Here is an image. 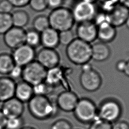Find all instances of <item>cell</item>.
Segmentation results:
<instances>
[{
    "label": "cell",
    "mask_w": 129,
    "mask_h": 129,
    "mask_svg": "<svg viewBox=\"0 0 129 129\" xmlns=\"http://www.w3.org/2000/svg\"><path fill=\"white\" fill-rule=\"evenodd\" d=\"M27 108L30 115L34 118L44 120L56 116L58 108L55 101L48 96L34 95L27 103Z\"/></svg>",
    "instance_id": "cell-1"
},
{
    "label": "cell",
    "mask_w": 129,
    "mask_h": 129,
    "mask_svg": "<svg viewBox=\"0 0 129 129\" xmlns=\"http://www.w3.org/2000/svg\"><path fill=\"white\" fill-rule=\"evenodd\" d=\"M66 53L71 62L76 65L82 66L88 63L92 59L91 45L78 38H75L67 46Z\"/></svg>",
    "instance_id": "cell-2"
},
{
    "label": "cell",
    "mask_w": 129,
    "mask_h": 129,
    "mask_svg": "<svg viewBox=\"0 0 129 129\" xmlns=\"http://www.w3.org/2000/svg\"><path fill=\"white\" fill-rule=\"evenodd\" d=\"M48 18L50 27L58 32L71 30L75 22L71 9L62 6L52 10Z\"/></svg>",
    "instance_id": "cell-3"
},
{
    "label": "cell",
    "mask_w": 129,
    "mask_h": 129,
    "mask_svg": "<svg viewBox=\"0 0 129 129\" xmlns=\"http://www.w3.org/2000/svg\"><path fill=\"white\" fill-rule=\"evenodd\" d=\"M122 112V108L120 103L112 98L103 100L97 107L98 117L111 124L119 120Z\"/></svg>",
    "instance_id": "cell-4"
},
{
    "label": "cell",
    "mask_w": 129,
    "mask_h": 129,
    "mask_svg": "<svg viewBox=\"0 0 129 129\" xmlns=\"http://www.w3.org/2000/svg\"><path fill=\"white\" fill-rule=\"evenodd\" d=\"M73 112L76 118L85 124L91 123L98 117L97 107L95 103L89 98L79 99Z\"/></svg>",
    "instance_id": "cell-5"
},
{
    "label": "cell",
    "mask_w": 129,
    "mask_h": 129,
    "mask_svg": "<svg viewBox=\"0 0 129 129\" xmlns=\"http://www.w3.org/2000/svg\"><path fill=\"white\" fill-rule=\"evenodd\" d=\"M81 66L82 72L79 79L81 87L88 92H93L97 91L102 83L101 75L89 62Z\"/></svg>",
    "instance_id": "cell-6"
},
{
    "label": "cell",
    "mask_w": 129,
    "mask_h": 129,
    "mask_svg": "<svg viewBox=\"0 0 129 129\" xmlns=\"http://www.w3.org/2000/svg\"><path fill=\"white\" fill-rule=\"evenodd\" d=\"M71 10L75 22L79 23L92 21L98 9L94 3L78 0L73 5Z\"/></svg>",
    "instance_id": "cell-7"
},
{
    "label": "cell",
    "mask_w": 129,
    "mask_h": 129,
    "mask_svg": "<svg viewBox=\"0 0 129 129\" xmlns=\"http://www.w3.org/2000/svg\"><path fill=\"white\" fill-rule=\"evenodd\" d=\"M47 70L36 60L23 67L22 80L34 86L45 81Z\"/></svg>",
    "instance_id": "cell-8"
},
{
    "label": "cell",
    "mask_w": 129,
    "mask_h": 129,
    "mask_svg": "<svg viewBox=\"0 0 129 129\" xmlns=\"http://www.w3.org/2000/svg\"><path fill=\"white\" fill-rule=\"evenodd\" d=\"M11 55L15 64L22 67L35 60V49L24 44L12 50Z\"/></svg>",
    "instance_id": "cell-9"
},
{
    "label": "cell",
    "mask_w": 129,
    "mask_h": 129,
    "mask_svg": "<svg viewBox=\"0 0 129 129\" xmlns=\"http://www.w3.org/2000/svg\"><path fill=\"white\" fill-rule=\"evenodd\" d=\"M35 60L48 70L59 66L60 56L54 49L43 47L36 52Z\"/></svg>",
    "instance_id": "cell-10"
},
{
    "label": "cell",
    "mask_w": 129,
    "mask_h": 129,
    "mask_svg": "<svg viewBox=\"0 0 129 129\" xmlns=\"http://www.w3.org/2000/svg\"><path fill=\"white\" fill-rule=\"evenodd\" d=\"M129 14V9L119 3L106 12V21L114 27L125 24Z\"/></svg>",
    "instance_id": "cell-11"
},
{
    "label": "cell",
    "mask_w": 129,
    "mask_h": 129,
    "mask_svg": "<svg viewBox=\"0 0 129 129\" xmlns=\"http://www.w3.org/2000/svg\"><path fill=\"white\" fill-rule=\"evenodd\" d=\"M3 36L5 45L12 50L25 44V30L13 26Z\"/></svg>",
    "instance_id": "cell-12"
},
{
    "label": "cell",
    "mask_w": 129,
    "mask_h": 129,
    "mask_svg": "<svg viewBox=\"0 0 129 129\" xmlns=\"http://www.w3.org/2000/svg\"><path fill=\"white\" fill-rule=\"evenodd\" d=\"M77 38L91 44L97 38V26L93 21L78 23L76 28Z\"/></svg>",
    "instance_id": "cell-13"
},
{
    "label": "cell",
    "mask_w": 129,
    "mask_h": 129,
    "mask_svg": "<svg viewBox=\"0 0 129 129\" xmlns=\"http://www.w3.org/2000/svg\"><path fill=\"white\" fill-rule=\"evenodd\" d=\"M78 100L79 98L74 92L66 90L58 95L55 102L58 109L64 112H70L73 111Z\"/></svg>",
    "instance_id": "cell-14"
},
{
    "label": "cell",
    "mask_w": 129,
    "mask_h": 129,
    "mask_svg": "<svg viewBox=\"0 0 129 129\" xmlns=\"http://www.w3.org/2000/svg\"><path fill=\"white\" fill-rule=\"evenodd\" d=\"M0 109L7 118L22 116L25 110L24 103L14 97L3 102Z\"/></svg>",
    "instance_id": "cell-15"
},
{
    "label": "cell",
    "mask_w": 129,
    "mask_h": 129,
    "mask_svg": "<svg viewBox=\"0 0 129 129\" xmlns=\"http://www.w3.org/2000/svg\"><path fill=\"white\" fill-rule=\"evenodd\" d=\"M16 82L8 76L0 77V102L14 97Z\"/></svg>",
    "instance_id": "cell-16"
},
{
    "label": "cell",
    "mask_w": 129,
    "mask_h": 129,
    "mask_svg": "<svg viewBox=\"0 0 129 129\" xmlns=\"http://www.w3.org/2000/svg\"><path fill=\"white\" fill-rule=\"evenodd\" d=\"M34 96L33 86L21 80L16 82L14 97L23 103H28Z\"/></svg>",
    "instance_id": "cell-17"
},
{
    "label": "cell",
    "mask_w": 129,
    "mask_h": 129,
    "mask_svg": "<svg viewBox=\"0 0 129 129\" xmlns=\"http://www.w3.org/2000/svg\"><path fill=\"white\" fill-rule=\"evenodd\" d=\"M97 26V38L100 41L107 43L112 42L116 36V28L104 21Z\"/></svg>",
    "instance_id": "cell-18"
},
{
    "label": "cell",
    "mask_w": 129,
    "mask_h": 129,
    "mask_svg": "<svg viewBox=\"0 0 129 129\" xmlns=\"http://www.w3.org/2000/svg\"><path fill=\"white\" fill-rule=\"evenodd\" d=\"M41 45L43 47L55 49L59 44V32L49 27L40 33Z\"/></svg>",
    "instance_id": "cell-19"
},
{
    "label": "cell",
    "mask_w": 129,
    "mask_h": 129,
    "mask_svg": "<svg viewBox=\"0 0 129 129\" xmlns=\"http://www.w3.org/2000/svg\"><path fill=\"white\" fill-rule=\"evenodd\" d=\"M92 59L97 62H103L108 59L111 50L107 43L99 41L91 45Z\"/></svg>",
    "instance_id": "cell-20"
},
{
    "label": "cell",
    "mask_w": 129,
    "mask_h": 129,
    "mask_svg": "<svg viewBox=\"0 0 129 129\" xmlns=\"http://www.w3.org/2000/svg\"><path fill=\"white\" fill-rule=\"evenodd\" d=\"M63 77L62 69L58 66L47 70L44 82L54 88L60 84Z\"/></svg>",
    "instance_id": "cell-21"
},
{
    "label": "cell",
    "mask_w": 129,
    "mask_h": 129,
    "mask_svg": "<svg viewBox=\"0 0 129 129\" xmlns=\"http://www.w3.org/2000/svg\"><path fill=\"white\" fill-rule=\"evenodd\" d=\"M11 14L13 25L14 27L24 28L29 22V15L25 10H16Z\"/></svg>",
    "instance_id": "cell-22"
},
{
    "label": "cell",
    "mask_w": 129,
    "mask_h": 129,
    "mask_svg": "<svg viewBox=\"0 0 129 129\" xmlns=\"http://www.w3.org/2000/svg\"><path fill=\"white\" fill-rule=\"evenodd\" d=\"M15 65L11 53L2 52L0 53V75L8 76L9 73Z\"/></svg>",
    "instance_id": "cell-23"
},
{
    "label": "cell",
    "mask_w": 129,
    "mask_h": 129,
    "mask_svg": "<svg viewBox=\"0 0 129 129\" xmlns=\"http://www.w3.org/2000/svg\"><path fill=\"white\" fill-rule=\"evenodd\" d=\"M25 43L36 48L41 45L40 33L33 28H29L25 30Z\"/></svg>",
    "instance_id": "cell-24"
},
{
    "label": "cell",
    "mask_w": 129,
    "mask_h": 129,
    "mask_svg": "<svg viewBox=\"0 0 129 129\" xmlns=\"http://www.w3.org/2000/svg\"><path fill=\"white\" fill-rule=\"evenodd\" d=\"M32 26L33 29L41 33L50 27L48 17L43 15L36 16L33 20Z\"/></svg>",
    "instance_id": "cell-25"
},
{
    "label": "cell",
    "mask_w": 129,
    "mask_h": 129,
    "mask_svg": "<svg viewBox=\"0 0 129 129\" xmlns=\"http://www.w3.org/2000/svg\"><path fill=\"white\" fill-rule=\"evenodd\" d=\"M53 89V87L49 85L44 81L33 86L34 95L48 96L52 92Z\"/></svg>",
    "instance_id": "cell-26"
},
{
    "label": "cell",
    "mask_w": 129,
    "mask_h": 129,
    "mask_svg": "<svg viewBox=\"0 0 129 129\" xmlns=\"http://www.w3.org/2000/svg\"><path fill=\"white\" fill-rule=\"evenodd\" d=\"M13 26L11 14L0 13V35H4Z\"/></svg>",
    "instance_id": "cell-27"
},
{
    "label": "cell",
    "mask_w": 129,
    "mask_h": 129,
    "mask_svg": "<svg viewBox=\"0 0 129 129\" xmlns=\"http://www.w3.org/2000/svg\"><path fill=\"white\" fill-rule=\"evenodd\" d=\"M24 126V120L22 116L7 118L5 129H21Z\"/></svg>",
    "instance_id": "cell-28"
},
{
    "label": "cell",
    "mask_w": 129,
    "mask_h": 129,
    "mask_svg": "<svg viewBox=\"0 0 129 129\" xmlns=\"http://www.w3.org/2000/svg\"><path fill=\"white\" fill-rule=\"evenodd\" d=\"M75 38L74 33L71 30L59 32V44L62 45L68 46L74 40Z\"/></svg>",
    "instance_id": "cell-29"
},
{
    "label": "cell",
    "mask_w": 129,
    "mask_h": 129,
    "mask_svg": "<svg viewBox=\"0 0 129 129\" xmlns=\"http://www.w3.org/2000/svg\"><path fill=\"white\" fill-rule=\"evenodd\" d=\"M28 5L34 11L41 12L47 8L46 0H30Z\"/></svg>",
    "instance_id": "cell-30"
},
{
    "label": "cell",
    "mask_w": 129,
    "mask_h": 129,
    "mask_svg": "<svg viewBox=\"0 0 129 129\" xmlns=\"http://www.w3.org/2000/svg\"><path fill=\"white\" fill-rule=\"evenodd\" d=\"M120 0H97L101 10L106 12L114 6L119 3Z\"/></svg>",
    "instance_id": "cell-31"
},
{
    "label": "cell",
    "mask_w": 129,
    "mask_h": 129,
    "mask_svg": "<svg viewBox=\"0 0 129 129\" xmlns=\"http://www.w3.org/2000/svg\"><path fill=\"white\" fill-rule=\"evenodd\" d=\"M111 126L112 124L97 117L91 123L89 129H111Z\"/></svg>",
    "instance_id": "cell-32"
},
{
    "label": "cell",
    "mask_w": 129,
    "mask_h": 129,
    "mask_svg": "<svg viewBox=\"0 0 129 129\" xmlns=\"http://www.w3.org/2000/svg\"><path fill=\"white\" fill-rule=\"evenodd\" d=\"M50 129H73V126L71 123L67 120L60 119L52 123Z\"/></svg>",
    "instance_id": "cell-33"
},
{
    "label": "cell",
    "mask_w": 129,
    "mask_h": 129,
    "mask_svg": "<svg viewBox=\"0 0 129 129\" xmlns=\"http://www.w3.org/2000/svg\"><path fill=\"white\" fill-rule=\"evenodd\" d=\"M23 73V67L15 64L12 68L8 76L15 81L22 80Z\"/></svg>",
    "instance_id": "cell-34"
},
{
    "label": "cell",
    "mask_w": 129,
    "mask_h": 129,
    "mask_svg": "<svg viewBox=\"0 0 129 129\" xmlns=\"http://www.w3.org/2000/svg\"><path fill=\"white\" fill-rule=\"evenodd\" d=\"M14 7L8 0L0 1V13L11 14Z\"/></svg>",
    "instance_id": "cell-35"
},
{
    "label": "cell",
    "mask_w": 129,
    "mask_h": 129,
    "mask_svg": "<svg viewBox=\"0 0 129 129\" xmlns=\"http://www.w3.org/2000/svg\"><path fill=\"white\" fill-rule=\"evenodd\" d=\"M47 8L51 10L62 7L63 0H46Z\"/></svg>",
    "instance_id": "cell-36"
},
{
    "label": "cell",
    "mask_w": 129,
    "mask_h": 129,
    "mask_svg": "<svg viewBox=\"0 0 129 129\" xmlns=\"http://www.w3.org/2000/svg\"><path fill=\"white\" fill-rule=\"evenodd\" d=\"M111 129H129V123L124 120H118L112 124Z\"/></svg>",
    "instance_id": "cell-37"
},
{
    "label": "cell",
    "mask_w": 129,
    "mask_h": 129,
    "mask_svg": "<svg viewBox=\"0 0 129 129\" xmlns=\"http://www.w3.org/2000/svg\"><path fill=\"white\" fill-rule=\"evenodd\" d=\"M14 8H21L28 5L30 0H8Z\"/></svg>",
    "instance_id": "cell-38"
},
{
    "label": "cell",
    "mask_w": 129,
    "mask_h": 129,
    "mask_svg": "<svg viewBox=\"0 0 129 129\" xmlns=\"http://www.w3.org/2000/svg\"><path fill=\"white\" fill-rule=\"evenodd\" d=\"M126 64V61H125L124 60L121 59V60H118L116 62V66H115L116 70L119 72L123 73V72L125 69Z\"/></svg>",
    "instance_id": "cell-39"
},
{
    "label": "cell",
    "mask_w": 129,
    "mask_h": 129,
    "mask_svg": "<svg viewBox=\"0 0 129 129\" xmlns=\"http://www.w3.org/2000/svg\"><path fill=\"white\" fill-rule=\"evenodd\" d=\"M7 118L0 109V129H5Z\"/></svg>",
    "instance_id": "cell-40"
},
{
    "label": "cell",
    "mask_w": 129,
    "mask_h": 129,
    "mask_svg": "<svg viewBox=\"0 0 129 129\" xmlns=\"http://www.w3.org/2000/svg\"><path fill=\"white\" fill-rule=\"evenodd\" d=\"M124 75L129 78V60L126 61L125 69L123 72Z\"/></svg>",
    "instance_id": "cell-41"
},
{
    "label": "cell",
    "mask_w": 129,
    "mask_h": 129,
    "mask_svg": "<svg viewBox=\"0 0 129 129\" xmlns=\"http://www.w3.org/2000/svg\"><path fill=\"white\" fill-rule=\"evenodd\" d=\"M119 3L129 9V0H120Z\"/></svg>",
    "instance_id": "cell-42"
},
{
    "label": "cell",
    "mask_w": 129,
    "mask_h": 129,
    "mask_svg": "<svg viewBox=\"0 0 129 129\" xmlns=\"http://www.w3.org/2000/svg\"><path fill=\"white\" fill-rule=\"evenodd\" d=\"M125 25H126V27L129 29V14H128V17L127 18L126 22L125 23Z\"/></svg>",
    "instance_id": "cell-43"
},
{
    "label": "cell",
    "mask_w": 129,
    "mask_h": 129,
    "mask_svg": "<svg viewBox=\"0 0 129 129\" xmlns=\"http://www.w3.org/2000/svg\"><path fill=\"white\" fill-rule=\"evenodd\" d=\"M21 129H36L34 127L31 126H24Z\"/></svg>",
    "instance_id": "cell-44"
},
{
    "label": "cell",
    "mask_w": 129,
    "mask_h": 129,
    "mask_svg": "<svg viewBox=\"0 0 129 129\" xmlns=\"http://www.w3.org/2000/svg\"><path fill=\"white\" fill-rule=\"evenodd\" d=\"M77 1H78V0H77ZM82 1H88V2H92V3H96L97 0H82Z\"/></svg>",
    "instance_id": "cell-45"
}]
</instances>
